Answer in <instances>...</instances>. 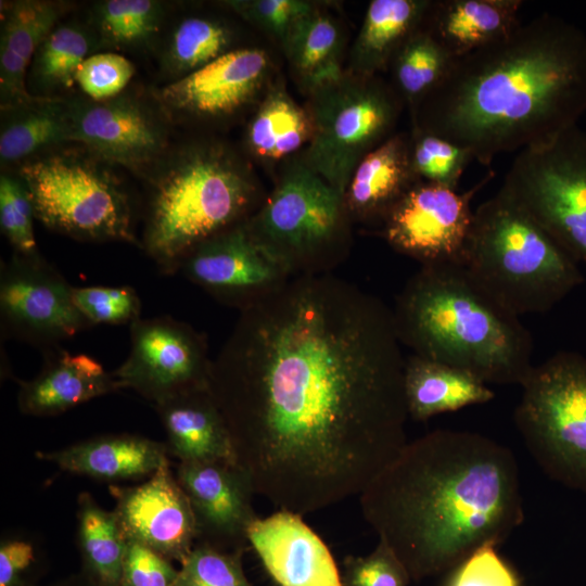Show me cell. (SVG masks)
Returning <instances> with one entry per match:
<instances>
[{"label":"cell","mask_w":586,"mask_h":586,"mask_svg":"<svg viewBox=\"0 0 586 586\" xmlns=\"http://www.w3.org/2000/svg\"><path fill=\"white\" fill-rule=\"evenodd\" d=\"M405 366L392 309L307 272L240 308L208 391L255 493L303 517L360 496L408 443Z\"/></svg>","instance_id":"cell-1"},{"label":"cell","mask_w":586,"mask_h":586,"mask_svg":"<svg viewBox=\"0 0 586 586\" xmlns=\"http://www.w3.org/2000/svg\"><path fill=\"white\" fill-rule=\"evenodd\" d=\"M364 518L411 581L455 569L523 522L512 451L480 433L435 430L408 442L359 496Z\"/></svg>","instance_id":"cell-2"},{"label":"cell","mask_w":586,"mask_h":586,"mask_svg":"<svg viewBox=\"0 0 586 586\" xmlns=\"http://www.w3.org/2000/svg\"><path fill=\"white\" fill-rule=\"evenodd\" d=\"M415 111L417 129L468 150L482 165L552 140L586 112V34L543 13L453 59Z\"/></svg>","instance_id":"cell-3"},{"label":"cell","mask_w":586,"mask_h":586,"mask_svg":"<svg viewBox=\"0 0 586 586\" xmlns=\"http://www.w3.org/2000/svg\"><path fill=\"white\" fill-rule=\"evenodd\" d=\"M415 355L471 372L484 383L522 385L534 365L520 317L485 292L461 264L422 265L392 310Z\"/></svg>","instance_id":"cell-4"},{"label":"cell","mask_w":586,"mask_h":586,"mask_svg":"<svg viewBox=\"0 0 586 586\" xmlns=\"http://www.w3.org/2000/svg\"><path fill=\"white\" fill-rule=\"evenodd\" d=\"M146 181L140 247L166 275L198 245L239 225L254 194L246 173L216 145L169 152Z\"/></svg>","instance_id":"cell-5"},{"label":"cell","mask_w":586,"mask_h":586,"mask_svg":"<svg viewBox=\"0 0 586 586\" xmlns=\"http://www.w3.org/2000/svg\"><path fill=\"white\" fill-rule=\"evenodd\" d=\"M460 264L519 317L549 311L584 282L578 264L501 188L474 211Z\"/></svg>","instance_id":"cell-6"},{"label":"cell","mask_w":586,"mask_h":586,"mask_svg":"<svg viewBox=\"0 0 586 586\" xmlns=\"http://www.w3.org/2000/svg\"><path fill=\"white\" fill-rule=\"evenodd\" d=\"M65 145L16 166L36 219L75 240L140 246L132 198L114 166L80 144Z\"/></svg>","instance_id":"cell-7"},{"label":"cell","mask_w":586,"mask_h":586,"mask_svg":"<svg viewBox=\"0 0 586 586\" xmlns=\"http://www.w3.org/2000/svg\"><path fill=\"white\" fill-rule=\"evenodd\" d=\"M521 387L513 419L527 451L550 479L586 494V357L558 352Z\"/></svg>","instance_id":"cell-8"},{"label":"cell","mask_w":586,"mask_h":586,"mask_svg":"<svg viewBox=\"0 0 586 586\" xmlns=\"http://www.w3.org/2000/svg\"><path fill=\"white\" fill-rule=\"evenodd\" d=\"M500 188L586 267L585 130L576 125L518 152Z\"/></svg>","instance_id":"cell-9"},{"label":"cell","mask_w":586,"mask_h":586,"mask_svg":"<svg viewBox=\"0 0 586 586\" xmlns=\"http://www.w3.org/2000/svg\"><path fill=\"white\" fill-rule=\"evenodd\" d=\"M307 162L343 198L362 157L384 142L400 109V95L371 77L342 79L317 91Z\"/></svg>","instance_id":"cell-10"},{"label":"cell","mask_w":586,"mask_h":586,"mask_svg":"<svg viewBox=\"0 0 586 586\" xmlns=\"http://www.w3.org/2000/svg\"><path fill=\"white\" fill-rule=\"evenodd\" d=\"M344 198L306 165L288 170L246 226L292 276L322 272L321 254L335 238Z\"/></svg>","instance_id":"cell-11"},{"label":"cell","mask_w":586,"mask_h":586,"mask_svg":"<svg viewBox=\"0 0 586 586\" xmlns=\"http://www.w3.org/2000/svg\"><path fill=\"white\" fill-rule=\"evenodd\" d=\"M72 143L145 180L169 151V118L161 105L138 93L94 101L71 100Z\"/></svg>","instance_id":"cell-12"},{"label":"cell","mask_w":586,"mask_h":586,"mask_svg":"<svg viewBox=\"0 0 586 586\" xmlns=\"http://www.w3.org/2000/svg\"><path fill=\"white\" fill-rule=\"evenodd\" d=\"M130 352L113 371L153 406L178 395L208 388L212 360L204 336L170 316L140 318L130 326Z\"/></svg>","instance_id":"cell-13"},{"label":"cell","mask_w":586,"mask_h":586,"mask_svg":"<svg viewBox=\"0 0 586 586\" xmlns=\"http://www.w3.org/2000/svg\"><path fill=\"white\" fill-rule=\"evenodd\" d=\"M73 285L40 254L13 253L0 273V315L5 335L44 352L91 327L76 308Z\"/></svg>","instance_id":"cell-14"},{"label":"cell","mask_w":586,"mask_h":586,"mask_svg":"<svg viewBox=\"0 0 586 586\" xmlns=\"http://www.w3.org/2000/svg\"><path fill=\"white\" fill-rule=\"evenodd\" d=\"M492 177L464 192L418 180L382 219L385 240L422 265L460 264L473 222L471 202Z\"/></svg>","instance_id":"cell-15"},{"label":"cell","mask_w":586,"mask_h":586,"mask_svg":"<svg viewBox=\"0 0 586 586\" xmlns=\"http://www.w3.org/2000/svg\"><path fill=\"white\" fill-rule=\"evenodd\" d=\"M179 270L195 284L239 308L292 276L246 224L198 245Z\"/></svg>","instance_id":"cell-16"},{"label":"cell","mask_w":586,"mask_h":586,"mask_svg":"<svg viewBox=\"0 0 586 586\" xmlns=\"http://www.w3.org/2000/svg\"><path fill=\"white\" fill-rule=\"evenodd\" d=\"M195 519L196 543L244 551L256 515L250 474L238 462H179L175 473Z\"/></svg>","instance_id":"cell-17"},{"label":"cell","mask_w":586,"mask_h":586,"mask_svg":"<svg viewBox=\"0 0 586 586\" xmlns=\"http://www.w3.org/2000/svg\"><path fill=\"white\" fill-rule=\"evenodd\" d=\"M126 538L182 564L198 539L190 501L169 462L136 486L110 485Z\"/></svg>","instance_id":"cell-18"},{"label":"cell","mask_w":586,"mask_h":586,"mask_svg":"<svg viewBox=\"0 0 586 586\" xmlns=\"http://www.w3.org/2000/svg\"><path fill=\"white\" fill-rule=\"evenodd\" d=\"M268 67L263 50L235 49L204 67L169 81L155 99L166 116L218 118L238 112L254 97Z\"/></svg>","instance_id":"cell-19"},{"label":"cell","mask_w":586,"mask_h":586,"mask_svg":"<svg viewBox=\"0 0 586 586\" xmlns=\"http://www.w3.org/2000/svg\"><path fill=\"white\" fill-rule=\"evenodd\" d=\"M247 542L278 586H343L329 548L297 513L255 519Z\"/></svg>","instance_id":"cell-20"},{"label":"cell","mask_w":586,"mask_h":586,"mask_svg":"<svg viewBox=\"0 0 586 586\" xmlns=\"http://www.w3.org/2000/svg\"><path fill=\"white\" fill-rule=\"evenodd\" d=\"M40 372L20 383L17 405L22 413L51 417L93 398L122 390L119 383L94 358L71 354L60 347L44 352Z\"/></svg>","instance_id":"cell-21"},{"label":"cell","mask_w":586,"mask_h":586,"mask_svg":"<svg viewBox=\"0 0 586 586\" xmlns=\"http://www.w3.org/2000/svg\"><path fill=\"white\" fill-rule=\"evenodd\" d=\"M35 455L65 472L106 482L149 477L169 462L165 443L126 433L95 436Z\"/></svg>","instance_id":"cell-22"},{"label":"cell","mask_w":586,"mask_h":586,"mask_svg":"<svg viewBox=\"0 0 586 586\" xmlns=\"http://www.w3.org/2000/svg\"><path fill=\"white\" fill-rule=\"evenodd\" d=\"M0 31L1 110L30 101L27 74L31 60L68 4L50 0H17L2 5Z\"/></svg>","instance_id":"cell-23"},{"label":"cell","mask_w":586,"mask_h":586,"mask_svg":"<svg viewBox=\"0 0 586 586\" xmlns=\"http://www.w3.org/2000/svg\"><path fill=\"white\" fill-rule=\"evenodd\" d=\"M153 407L166 433L168 454L179 462H238L229 430L208 388Z\"/></svg>","instance_id":"cell-24"},{"label":"cell","mask_w":586,"mask_h":586,"mask_svg":"<svg viewBox=\"0 0 586 586\" xmlns=\"http://www.w3.org/2000/svg\"><path fill=\"white\" fill-rule=\"evenodd\" d=\"M520 0L431 1L422 28L453 58L491 44L521 25Z\"/></svg>","instance_id":"cell-25"},{"label":"cell","mask_w":586,"mask_h":586,"mask_svg":"<svg viewBox=\"0 0 586 586\" xmlns=\"http://www.w3.org/2000/svg\"><path fill=\"white\" fill-rule=\"evenodd\" d=\"M419 179L410 160V138L395 135L366 154L344 194L347 208L362 217L384 218Z\"/></svg>","instance_id":"cell-26"},{"label":"cell","mask_w":586,"mask_h":586,"mask_svg":"<svg viewBox=\"0 0 586 586\" xmlns=\"http://www.w3.org/2000/svg\"><path fill=\"white\" fill-rule=\"evenodd\" d=\"M71 100L35 97L1 110L0 162L2 167L72 143Z\"/></svg>","instance_id":"cell-27"},{"label":"cell","mask_w":586,"mask_h":586,"mask_svg":"<svg viewBox=\"0 0 586 586\" xmlns=\"http://www.w3.org/2000/svg\"><path fill=\"white\" fill-rule=\"evenodd\" d=\"M405 395L409 417L418 421L495 397L487 384L471 372L415 354L406 359Z\"/></svg>","instance_id":"cell-28"},{"label":"cell","mask_w":586,"mask_h":586,"mask_svg":"<svg viewBox=\"0 0 586 586\" xmlns=\"http://www.w3.org/2000/svg\"><path fill=\"white\" fill-rule=\"evenodd\" d=\"M100 49L89 24L60 22L37 49L27 74V88L39 98H66L76 85L79 65Z\"/></svg>","instance_id":"cell-29"},{"label":"cell","mask_w":586,"mask_h":586,"mask_svg":"<svg viewBox=\"0 0 586 586\" xmlns=\"http://www.w3.org/2000/svg\"><path fill=\"white\" fill-rule=\"evenodd\" d=\"M431 1L373 0L355 43V66L371 77L391 63L405 40L422 26Z\"/></svg>","instance_id":"cell-30"},{"label":"cell","mask_w":586,"mask_h":586,"mask_svg":"<svg viewBox=\"0 0 586 586\" xmlns=\"http://www.w3.org/2000/svg\"><path fill=\"white\" fill-rule=\"evenodd\" d=\"M76 544L81 569L99 586H119L127 538L114 510L80 492L76 510Z\"/></svg>","instance_id":"cell-31"},{"label":"cell","mask_w":586,"mask_h":586,"mask_svg":"<svg viewBox=\"0 0 586 586\" xmlns=\"http://www.w3.org/2000/svg\"><path fill=\"white\" fill-rule=\"evenodd\" d=\"M286 58L302 84L313 91L341 80V38L335 23L316 12L298 20L282 40Z\"/></svg>","instance_id":"cell-32"},{"label":"cell","mask_w":586,"mask_h":586,"mask_svg":"<svg viewBox=\"0 0 586 586\" xmlns=\"http://www.w3.org/2000/svg\"><path fill=\"white\" fill-rule=\"evenodd\" d=\"M167 5L157 0H104L93 4L89 25L100 49L139 50L158 39Z\"/></svg>","instance_id":"cell-33"},{"label":"cell","mask_w":586,"mask_h":586,"mask_svg":"<svg viewBox=\"0 0 586 586\" xmlns=\"http://www.w3.org/2000/svg\"><path fill=\"white\" fill-rule=\"evenodd\" d=\"M231 30L219 20L190 15L170 29L161 54L163 72L174 80L187 76L226 54Z\"/></svg>","instance_id":"cell-34"},{"label":"cell","mask_w":586,"mask_h":586,"mask_svg":"<svg viewBox=\"0 0 586 586\" xmlns=\"http://www.w3.org/2000/svg\"><path fill=\"white\" fill-rule=\"evenodd\" d=\"M310 137V117L282 91H275L265 99L247 130L252 152L269 160L295 152Z\"/></svg>","instance_id":"cell-35"},{"label":"cell","mask_w":586,"mask_h":586,"mask_svg":"<svg viewBox=\"0 0 586 586\" xmlns=\"http://www.w3.org/2000/svg\"><path fill=\"white\" fill-rule=\"evenodd\" d=\"M453 58L422 26L394 54L395 90L413 109L440 82Z\"/></svg>","instance_id":"cell-36"},{"label":"cell","mask_w":586,"mask_h":586,"mask_svg":"<svg viewBox=\"0 0 586 586\" xmlns=\"http://www.w3.org/2000/svg\"><path fill=\"white\" fill-rule=\"evenodd\" d=\"M410 160L419 180L457 190L461 176L473 157L468 150L415 128L410 137Z\"/></svg>","instance_id":"cell-37"},{"label":"cell","mask_w":586,"mask_h":586,"mask_svg":"<svg viewBox=\"0 0 586 586\" xmlns=\"http://www.w3.org/2000/svg\"><path fill=\"white\" fill-rule=\"evenodd\" d=\"M34 204L26 183L15 173L0 177V227L14 250L23 256L39 255L34 232Z\"/></svg>","instance_id":"cell-38"},{"label":"cell","mask_w":586,"mask_h":586,"mask_svg":"<svg viewBox=\"0 0 586 586\" xmlns=\"http://www.w3.org/2000/svg\"><path fill=\"white\" fill-rule=\"evenodd\" d=\"M242 555L196 543L180 564L174 586H252L243 571Z\"/></svg>","instance_id":"cell-39"},{"label":"cell","mask_w":586,"mask_h":586,"mask_svg":"<svg viewBox=\"0 0 586 586\" xmlns=\"http://www.w3.org/2000/svg\"><path fill=\"white\" fill-rule=\"evenodd\" d=\"M72 294L76 308L91 327L131 326L141 318V302L131 286H73Z\"/></svg>","instance_id":"cell-40"},{"label":"cell","mask_w":586,"mask_h":586,"mask_svg":"<svg viewBox=\"0 0 586 586\" xmlns=\"http://www.w3.org/2000/svg\"><path fill=\"white\" fill-rule=\"evenodd\" d=\"M135 71L132 62L117 52H97L79 65L76 85L87 98L103 101L124 92Z\"/></svg>","instance_id":"cell-41"},{"label":"cell","mask_w":586,"mask_h":586,"mask_svg":"<svg viewBox=\"0 0 586 586\" xmlns=\"http://www.w3.org/2000/svg\"><path fill=\"white\" fill-rule=\"evenodd\" d=\"M47 566L37 537L14 532L0 540V586H39Z\"/></svg>","instance_id":"cell-42"},{"label":"cell","mask_w":586,"mask_h":586,"mask_svg":"<svg viewBox=\"0 0 586 586\" xmlns=\"http://www.w3.org/2000/svg\"><path fill=\"white\" fill-rule=\"evenodd\" d=\"M410 581L403 562L382 540L369 555L344 560L343 586H407Z\"/></svg>","instance_id":"cell-43"},{"label":"cell","mask_w":586,"mask_h":586,"mask_svg":"<svg viewBox=\"0 0 586 586\" xmlns=\"http://www.w3.org/2000/svg\"><path fill=\"white\" fill-rule=\"evenodd\" d=\"M177 575L171 560L127 538L119 586H174Z\"/></svg>","instance_id":"cell-44"},{"label":"cell","mask_w":586,"mask_h":586,"mask_svg":"<svg viewBox=\"0 0 586 586\" xmlns=\"http://www.w3.org/2000/svg\"><path fill=\"white\" fill-rule=\"evenodd\" d=\"M446 586H520V581L496 546L486 545L453 569Z\"/></svg>","instance_id":"cell-45"},{"label":"cell","mask_w":586,"mask_h":586,"mask_svg":"<svg viewBox=\"0 0 586 586\" xmlns=\"http://www.w3.org/2000/svg\"><path fill=\"white\" fill-rule=\"evenodd\" d=\"M227 3L239 15L281 40L298 20L314 11L309 2L300 0H235Z\"/></svg>","instance_id":"cell-46"},{"label":"cell","mask_w":586,"mask_h":586,"mask_svg":"<svg viewBox=\"0 0 586 586\" xmlns=\"http://www.w3.org/2000/svg\"><path fill=\"white\" fill-rule=\"evenodd\" d=\"M48 586H99L94 581L87 576L84 572L79 571L75 574L68 575L62 579H59Z\"/></svg>","instance_id":"cell-47"}]
</instances>
